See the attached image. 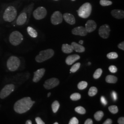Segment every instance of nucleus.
I'll list each match as a JSON object with an SVG mask.
<instances>
[{
  "mask_svg": "<svg viewBox=\"0 0 124 124\" xmlns=\"http://www.w3.org/2000/svg\"><path fill=\"white\" fill-rule=\"evenodd\" d=\"M73 0V1H75V0Z\"/></svg>",
  "mask_w": 124,
  "mask_h": 124,
  "instance_id": "obj_48",
  "label": "nucleus"
},
{
  "mask_svg": "<svg viewBox=\"0 0 124 124\" xmlns=\"http://www.w3.org/2000/svg\"><path fill=\"white\" fill-rule=\"evenodd\" d=\"M111 31L110 27L108 24L102 25L99 29V35L103 39H107L109 36V33Z\"/></svg>",
  "mask_w": 124,
  "mask_h": 124,
  "instance_id": "obj_10",
  "label": "nucleus"
},
{
  "mask_svg": "<svg viewBox=\"0 0 124 124\" xmlns=\"http://www.w3.org/2000/svg\"><path fill=\"white\" fill-rule=\"evenodd\" d=\"M59 84V80L56 78H52L45 82L44 87L46 89H51L57 86Z\"/></svg>",
  "mask_w": 124,
  "mask_h": 124,
  "instance_id": "obj_9",
  "label": "nucleus"
},
{
  "mask_svg": "<svg viewBox=\"0 0 124 124\" xmlns=\"http://www.w3.org/2000/svg\"><path fill=\"white\" fill-rule=\"evenodd\" d=\"M108 110L113 114H116L118 112V108L116 105H112L108 107Z\"/></svg>",
  "mask_w": 124,
  "mask_h": 124,
  "instance_id": "obj_31",
  "label": "nucleus"
},
{
  "mask_svg": "<svg viewBox=\"0 0 124 124\" xmlns=\"http://www.w3.org/2000/svg\"><path fill=\"white\" fill-rule=\"evenodd\" d=\"M79 123V120L75 117L72 118L69 123V124H78Z\"/></svg>",
  "mask_w": 124,
  "mask_h": 124,
  "instance_id": "obj_34",
  "label": "nucleus"
},
{
  "mask_svg": "<svg viewBox=\"0 0 124 124\" xmlns=\"http://www.w3.org/2000/svg\"><path fill=\"white\" fill-rule=\"evenodd\" d=\"M93 121L91 119H87L85 122V124H93Z\"/></svg>",
  "mask_w": 124,
  "mask_h": 124,
  "instance_id": "obj_41",
  "label": "nucleus"
},
{
  "mask_svg": "<svg viewBox=\"0 0 124 124\" xmlns=\"http://www.w3.org/2000/svg\"><path fill=\"white\" fill-rule=\"evenodd\" d=\"M80 58V56L77 54H74L70 55L66 59L65 62L67 64L70 65L74 63L75 61L79 60Z\"/></svg>",
  "mask_w": 124,
  "mask_h": 124,
  "instance_id": "obj_16",
  "label": "nucleus"
},
{
  "mask_svg": "<svg viewBox=\"0 0 124 124\" xmlns=\"http://www.w3.org/2000/svg\"><path fill=\"white\" fill-rule=\"evenodd\" d=\"M36 123L37 124H45L44 122L41 120V119L39 117H37L36 118Z\"/></svg>",
  "mask_w": 124,
  "mask_h": 124,
  "instance_id": "obj_36",
  "label": "nucleus"
},
{
  "mask_svg": "<svg viewBox=\"0 0 124 124\" xmlns=\"http://www.w3.org/2000/svg\"><path fill=\"white\" fill-rule=\"evenodd\" d=\"M47 11L46 8L40 7L36 9L33 12V16L37 20L42 19L46 16Z\"/></svg>",
  "mask_w": 124,
  "mask_h": 124,
  "instance_id": "obj_8",
  "label": "nucleus"
},
{
  "mask_svg": "<svg viewBox=\"0 0 124 124\" xmlns=\"http://www.w3.org/2000/svg\"><path fill=\"white\" fill-rule=\"evenodd\" d=\"M100 4L102 6H108L112 4V2L109 0H100Z\"/></svg>",
  "mask_w": 124,
  "mask_h": 124,
  "instance_id": "obj_33",
  "label": "nucleus"
},
{
  "mask_svg": "<svg viewBox=\"0 0 124 124\" xmlns=\"http://www.w3.org/2000/svg\"><path fill=\"white\" fill-rule=\"evenodd\" d=\"M75 110L76 112H77V113L80 114V115H84L86 113L85 109L83 107H77L75 108Z\"/></svg>",
  "mask_w": 124,
  "mask_h": 124,
  "instance_id": "obj_27",
  "label": "nucleus"
},
{
  "mask_svg": "<svg viewBox=\"0 0 124 124\" xmlns=\"http://www.w3.org/2000/svg\"><path fill=\"white\" fill-rule=\"evenodd\" d=\"M54 52L53 49H48L40 51L39 54L36 57V61L42 62L53 57Z\"/></svg>",
  "mask_w": 124,
  "mask_h": 124,
  "instance_id": "obj_3",
  "label": "nucleus"
},
{
  "mask_svg": "<svg viewBox=\"0 0 124 124\" xmlns=\"http://www.w3.org/2000/svg\"><path fill=\"white\" fill-rule=\"evenodd\" d=\"M62 50L63 53H70L73 51V48L71 45L68 44H63L62 45Z\"/></svg>",
  "mask_w": 124,
  "mask_h": 124,
  "instance_id": "obj_20",
  "label": "nucleus"
},
{
  "mask_svg": "<svg viewBox=\"0 0 124 124\" xmlns=\"http://www.w3.org/2000/svg\"><path fill=\"white\" fill-rule=\"evenodd\" d=\"M87 85H88V83H87V82L85 81H82L78 83L77 87L80 90H84L86 88V87L87 86Z\"/></svg>",
  "mask_w": 124,
  "mask_h": 124,
  "instance_id": "obj_28",
  "label": "nucleus"
},
{
  "mask_svg": "<svg viewBox=\"0 0 124 124\" xmlns=\"http://www.w3.org/2000/svg\"><path fill=\"white\" fill-rule=\"evenodd\" d=\"M106 82L108 83H116L118 80L117 77L114 75H107L105 79Z\"/></svg>",
  "mask_w": 124,
  "mask_h": 124,
  "instance_id": "obj_21",
  "label": "nucleus"
},
{
  "mask_svg": "<svg viewBox=\"0 0 124 124\" xmlns=\"http://www.w3.org/2000/svg\"><path fill=\"white\" fill-rule=\"evenodd\" d=\"M63 18L67 23L73 25L75 23V19L73 15L69 13H64L62 15Z\"/></svg>",
  "mask_w": 124,
  "mask_h": 124,
  "instance_id": "obj_15",
  "label": "nucleus"
},
{
  "mask_svg": "<svg viewBox=\"0 0 124 124\" xmlns=\"http://www.w3.org/2000/svg\"><path fill=\"white\" fill-rule=\"evenodd\" d=\"M35 103L30 97L23 98L15 102L14 110L18 114H22L29 111Z\"/></svg>",
  "mask_w": 124,
  "mask_h": 124,
  "instance_id": "obj_1",
  "label": "nucleus"
},
{
  "mask_svg": "<svg viewBox=\"0 0 124 124\" xmlns=\"http://www.w3.org/2000/svg\"><path fill=\"white\" fill-rule=\"evenodd\" d=\"M111 15L115 18L122 19L124 18V12L123 10L115 9L111 11Z\"/></svg>",
  "mask_w": 124,
  "mask_h": 124,
  "instance_id": "obj_17",
  "label": "nucleus"
},
{
  "mask_svg": "<svg viewBox=\"0 0 124 124\" xmlns=\"http://www.w3.org/2000/svg\"><path fill=\"white\" fill-rule=\"evenodd\" d=\"M104 116V113L102 111H98L94 114V117L95 119L98 121H99L102 120Z\"/></svg>",
  "mask_w": 124,
  "mask_h": 124,
  "instance_id": "obj_23",
  "label": "nucleus"
},
{
  "mask_svg": "<svg viewBox=\"0 0 124 124\" xmlns=\"http://www.w3.org/2000/svg\"><path fill=\"white\" fill-rule=\"evenodd\" d=\"M118 47L120 49L122 50L123 51L124 50V42L122 41L120 42V44H119L118 45Z\"/></svg>",
  "mask_w": 124,
  "mask_h": 124,
  "instance_id": "obj_39",
  "label": "nucleus"
},
{
  "mask_svg": "<svg viewBox=\"0 0 124 124\" xmlns=\"http://www.w3.org/2000/svg\"><path fill=\"white\" fill-rule=\"evenodd\" d=\"M70 98L72 101H77L81 98V95L79 93H74L71 95Z\"/></svg>",
  "mask_w": 124,
  "mask_h": 124,
  "instance_id": "obj_29",
  "label": "nucleus"
},
{
  "mask_svg": "<svg viewBox=\"0 0 124 124\" xmlns=\"http://www.w3.org/2000/svg\"><path fill=\"white\" fill-rule=\"evenodd\" d=\"M71 45L73 47V50H75L76 52L81 53L84 52L85 51V48L83 46H82L81 45L75 42H72Z\"/></svg>",
  "mask_w": 124,
  "mask_h": 124,
  "instance_id": "obj_19",
  "label": "nucleus"
},
{
  "mask_svg": "<svg viewBox=\"0 0 124 124\" xmlns=\"http://www.w3.org/2000/svg\"><path fill=\"white\" fill-rule=\"evenodd\" d=\"M102 69L100 68L98 69L94 72L93 75V78L95 79H98V78H99L102 75Z\"/></svg>",
  "mask_w": 124,
  "mask_h": 124,
  "instance_id": "obj_26",
  "label": "nucleus"
},
{
  "mask_svg": "<svg viewBox=\"0 0 124 124\" xmlns=\"http://www.w3.org/2000/svg\"><path fill=\"white\" fill-rule=\"evenodd\" d=\"M27 20V14L25 13H21L17 19V24L18 25H22Z\"/></svg>",
  "mask_w": 124,
  "mask_h": 124,
  "instance_id": "obj_18",
  "label": "nucleus"
},
{
  "mask_svg": "<svg viewBox=\"0 0 124 124\" xmlns=\"http://www.w3.org/2000/svg\"><path fill=\"white\" fill-rule=\"evenodd\" d=\"M112 124V120L110 119H107L103 123V124Z\"/></svg>",
  "mask_w": 124,
  "mask_h": 124,
  "instance_id": "obj_42",
  "label": "nucleus"
},
{
  "mask_svg": "<svg viewBox=\"0 0 124 124\" xmlns=\"http://www.w3.org/2000/svg\"><path fill=\"white\" fill-rule=\"evenodd\" d=\"M15 86L13 84H8L6 85L0 92V98L4 99L8 96L9 95L13 92Z\"/></svg>",
  "mask_w": 124,
  "mask_h": 124,
  "instance_id": "obj_7",
  "label": "nucleus"
},
{
  "mask_svg": "<svg viewBox=\"0 0 124 124\" xmlns=\"http://www.w3.org/2000/svg\"><path fill=\"white\" fill-rule=\"evenodd\" d=\"M80 66V62H77L76 63L73 65L70 70V71L71 73H75L77 71Z\"/></svg>",
  "mask_w": 124,
  "mask_h": 124,
  "instance_id": "obj_30",
  "label": "nucleus"
},
{
  "mask_svg": "<svg viewBox=\"0 0 124 124\" xmlns=\"http://www.w3.org/2000/svg\"><path fill=\"white\" fill-rule=\"evenodd\" d=\"M60 107V104L58 101H55L52 104V110L54 113L57 112L59 108Z\"/></svg>",
  "mask_w": 124,
  "mask_h": 124,
  "instance_id": "obj_24",
  "label": "nucleus"
},
{
  "mask_svg": "<svg viewBox=\"0 0 124 124\" xmlns=\"http://www.w3.org/2000/svg\"><path fill=\"white\" fill-rule=\"evenodd\" d=\"M83 40H80V41H79V44H80L82 45L83 44Z\"/></svg>",
  "mask_w": 124,
  "mask_h": 124,
  "instance_id": "obj_44",
  "label": "nucleus"
},
{
  "mask_svg": "<svg viewBox=\"0 0 124 124\" xmlns=\"http://www.w3.org/2000/svg\"><path fill=\"white\" fill-rule=\"evenodd\" d=\"M91 63L90 62H88V65H91Z\"/></svg>",
  "mask_w": 124,
  "mask_h": 124,
  "instance_id": "obj_46",
  "label": "nucleus"
},
{
  "mask_svg": "<svg viewBox=\"0 0 124 124\" xmlns=\"http://www.w3.org/2000/svg\"></svg>",
  "mask_w": 124,
  "mask_h": 124,
  "instance_id": "obj_49",
  "label": "nucleus"
},
{
  "mask_svg": "<svg viewBox=\"0 0 124 124\" xmlns=\"http://www.w3.org/2000/svg\"><path fill=\"white\" fill-rule=\"evenodd\" d=\"M108 70L112 73H115L117 71V68L115 65H111L109 67Z\"/></svg>",
  "mask_w": 124,
  "mask_h": 124,
  "instance_id": "obj_35",
  "label": "nucleus"
},
{
  "mask_svg": "<svg viewBox=\"0 0 124 124\" xmlns=\"http://www.w3.org/2000/svg\"><path fill=\"white\" fill-rule=\"evenodd\" d=\"M27 32L29 35L33 38H36L38 36L37 31L31 27L29 26L27 28Z\"/></svg>",
  "mask_w": 124,
  "mask_h": 124,
  "instance_id": "obj_22",
  "label": "nucleus"
},
{
  "mask_svg": "<svg viewBox=\"0 0 124 124\" xmlns=\"http://www.w3.org/2000/svg\"><path fill=\"white\" fill-rule=\"evenodd\" d=\"M101 102H102V104L104 105H106L108 103V102L107 101L106 99H105V98H104V97L103 96H102L101 97Z\"/></svg>",
  "mask_w": 124,
  "mask_h": 124,
  "instance_id": "obj_38",
  "label": "nucleus"
},
{
  "mask_svg": "<svg viewBox=\"0 0 124 124\" xmlns=\"http://www.w3.org/2000/svg\"><path fill=\"white\" fill-rule=\"evenodd\" d=\"M58 122H55V123H54V124H58Z\"/></svg>",
  "mask_w": 124,
  "mask_h": 124,
  "instance_id": "obj_47",
  "label": "nucleus"
},
{
  "mask_svg": "<svg viewBox=\"0 0 124 124\" xmlns=\"http://www.w3.org/2000/svg\"><path fill=\"white\" fill-rule=\"evenodd\" d=\"M23 40L22 34L18 31L13 32L9 37L10 42L13 46L20 44Z\"/></svg>",
  "mask_w": 124,
  "mask_h": 124,
  "instance_id": "obj_6",
  "label": "nucleus"
},
{
  "mask_svg": "<svg viewBox=\"0 0 124 124\" xmlns=\"http://www.w3.org/2000/svg\"><path fill=\"white\" fill-rule=\"evenodd\" d=\"M92 10V6L91 4L89 2H86L82 5L77 12L80 18H86L90 16Z\"/></svg>",
  "mask_w": 124,
  "mask_h": 124,
  "instance_id": "obj_2",
  "label": "nucleus"
},
{
  "mask_svg": "<svg viewBox=\"0 0 124 124\" xmlns=\"http://www.w3.org/2000/svg\"><path fill=\"white\" fill-rule=\"evenodd\" d=\"M111 95L112 98L114 101L117 100V93L115 92V91H113L111 93Z\"/></svg>",
  "mask_w": 124,
  "mask_h": 124,
  "instance_id": "obj_37",
  "label": "nucleus"
},
{
  "mask_svg": "<svg viewBox=\"0 0 124 124\" xmlns=\"http://www.w3.org/2000/svg\"><path fill=\"white\" fill-rule=\"evenodd\" d=\"M32 123V121L31 120H27L26 122H25V124H31Z\"/></svg>",
  "mask_w": 124,
  "mask_h": 124,
  "instance_id": "obj_43",
  "label": "nucleus"
},
{
  "mask_svg": "<svg viewBox=\"0 0 124 124\" xmlns=\"http://www.w3.org/2000/svg\"><path fill=\"white\" fill-rule=\"evenodd\" d=\"M63 17L62 13L59 11H56L52 14L51 20V23L54 25H58L62 21Z\"/></svg>",
  "mask_w": 124,
  "mask_h": 124,
  "instance_id": "obj_11",
  "label": "nucleus"
},
{
  "mask_svg": "<svg viewBox=\"0 0 124 124\" xmlns=\"http://www.w3.org/2000/svg\"><path fill=\"white\" fill-rule=\"evenodd\" d=\"M17 14V10L14 7L10 6L6 9L3 14V18L6 21L11 22L13 21Z\"/></svg>",
  "mask_w": 124,
  "mask_h": 124,
  "instance_id": "obj_4",
  "label": "nucleus"
},
{
  "mask_svg": "<svg viewBox=\"0 0 124 124\" xmlns=\"http://www.w3.org/2000/svg\"><path fill=\"white\" fill-rule=\"evenodd\" d=\"M72 33L74 35L82 36H86L88 33L85 28L83 26L77 27L73 29Z\"/></svg>",
  "mask_w": 124,
  "mask_h": 124,
  "instance_id": "obj_12",
  "label": "nucleus"
},
{
  "mask_svg": "<svg viewBox=\"0 0 124 124\" xmlns=\"http://www.w3.org/2000/svg\"><path fill=\"white\" fill-rule=\"evenodd\" d=\"M98 93V89L95 86H92L89 89L88 91V95L90 97H93Z\"/></svg>",
  "mask_w": 124,
  "mask_h": 124,
  "instance_id": "obj_25",
  "label": "nucleus"
},
{
  "mask_svg": "<svg viewBox=\"0 0 124 124\" xmlns=\"http://www.w3.org/2000/svg\"><path fill=\"white\" fill-rule=\"evenodd\" d=\"M85 29L87 33H91L94 31L97 28V24L93 20H89L85 24Z\"/></svg>",
  "mask_w": 124,
  "mask_h": 124,
  "instance_id": "obj_14",
  "label": "nucleus"
},
{
  "mask_svg": "<svg viewBox=\"0 0 124 124\" xmlns=\"http://www.w3.org/2000/svg\"><path fill=\"white\" fill-rule=\"evenodd\" d=\"M118 123L119 124H124V118L123 117H120V118L118 120Z\"/></svg>",
  "mask_w": 124,
  "mask_h": 124,
  "instance_id": "obj_40",
  "label": "nucleus"
},
{
  "mask_svg": "<svg viewBox=\"0 0 124 124\" xmlns=\"http://www.w3.org/2000/svg\"><path fill=\"white\" fill-rule=\"evenodd\" d=\"M45 69L44 68L40 69L34 72V75L33 81L34 82H38L44 76L45 73Z\"/></svg>",
  "mask_w": 124,
  "mask_h": 124,
  "instance_id": "obj_13",
  "label": "nucleus"
},
{
  "mask_svg": "<svg viewBox=\"0 0 124 124\" xmlns=\"http://www.w3.org/2000/svg\"><path fill=\"white\" fill-rule=\"evenodd\" d=\"M20 64L19 59L16 56H11L7 61V67L10 71H16Z\"/></svg>",
  "mask_w": 124,
  "mask_h": 124,
  "instance_id": "obj_5",
  "label": "nucleus"
},
{
  "mask_svg": "<svg viewBox=\"0 0 124 124\" xmlns=\"http://www.w3.org/2000/svg\"><path fill=\"white\" fill-rule=\"evenodd\" d=\"M51 94V93H48V94H47V97H48V98H49V97L50 96Z\"/></svg>",
  "mask_w": 124,
  "mask_h": 124,
  "instance_id": "obj_45",
  "label": "nucleus"
},
{
  "mask_svg": "<svg viewBox=\"0 0 124 124\" xmlns=\"http://www.w3.org/2000/svg\"><path fill=\"white\" fill-rule=\"evenodd\" d=\"M107 57L109 59H114L118 57V55L115 52H111L107 55Z\"/></svg>",
  "mask_w": 124,
  "mask_h": 124,
  "instance_id": "obj_32",
  "label": "nucleus"
}]
</instances>
